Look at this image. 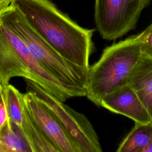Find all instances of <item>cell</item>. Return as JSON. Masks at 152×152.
Here are the masks:
<instances>
[{"label": "cell", "mask_w": 152, "mask_h": 152, "mask_svg": "<svg viewBox=\"0 0 152 152\" xmlns=\"http://www.w3.org/2000/svg\"><path fill=\"white\" fill-rule=\"evenodd\" d=\"M11 4L61 56L89 69L94 29L81 27L49 0H12Z\"/></svg>", "instance_id": "cell-1"}, {"label": "cell", "mask_w": 152, "mask_h": 152, "mask_svg": "<svg viewBox=\"0 0 152 152\" xmlns=\"http://www.w3.org/2000/svg\"><path fill=\"white\" fill-rule=\"evenodd\" d=\"M0 20L22 39L33 56L65 87L77 97L86 96L89 69L74 65L61 56L13 4L0 13Z\"/></svg>", "instance_id": "cell-2"}, {"label": "cell", "mask_w": 152, "mask_h": 152, "mask_svg": "<svg viewBox=\"0 0 152 152\" xmlns=\"http://www.w3.org/2000/svg\"><path fill=\"white\" fill-rule=\"evenodd\" d=\"M142 55L139 35H133L107 46L99 59L90 66L86 96L100 106L106 95L127 84Z\"/></svg>", "instance_id": "cell-3"}, {"label": "cell", "mask_w": 152, "mask_h": 152, "mask_svg": "<svg viewBox=\"0 0 152 152\" xmlns=\"http://www.w3.org/2000/svg\"><path fill=\"white\" fill-rule=\"evenodd\" d=\"M33 92L52 112L77 147L79 152H101L102 147L93 125L86 116L58 100L35 82L25 79Z\"/></svg>", "instance_id": "cell-4"}, {"label": "cell", "mask_w": 152, "mask_h": 152, "mask_svg": "<svg viewBox=\"0 0 152 152\" xmlns=\"http://www.w3.org/2000/svg\"><path fill=\"white\" fill-rule=\"evenodd\" d=\"M151 0H95L94 21L101 37L115 40L134 30Z\"/></svg>", "instance_id": "cell-5"}, {"label": "cell", "mask_w": 152, "mask_h": 152, "mask_svg": "<svg viewBox=\"0 0 152 152\" xmlns=\"http://www.w3.org/2000/svg\"><path fill=\"white\" fill-rule=\"evenodd\" d=\"M5 96L10 119L22 131L31 152H59L30 115L24 100V94L9 84L5 90Z\"/></svg>", "instance_id": "cell-6"}, {"label": "cell", "mask_w": 152, "mask_h": 152, "mask_svg": "<svg viewBox=\"0 0 152 152\" xmlns=\"http://www.w3.org/2000/svg\"><path fill=\"white\" fill-rule=\"evenodd\" d=\"M0 28L12 46L30 70L34 82L63 102L71 97H77L40 64L30 53L22 39L1 20Z\"/></svg>", "instance_id": "cell-7"}, {"label": "cell", "mask_w": 152, "mask_h": 152, "mask_svg": "<svg viewBox=\"0 0 152 152\" xmlns=\"http://www.w3.org/2000/svg\"><path fill=\"white\" fill-rule=\"evenodd\" d=\"M27 108L33 120L59 152H79L66 131L52 112L31 91L24 94Z\"/></svg>", "instance_id": "cell-8"}, {"label": "cell", "mask_w": 152, "mask_h": 152, "mask_svg": "<svg viewBox=\"0 0 152 152\" xmlns=\"http://www.w3.org/2000/svg\"><path fill=\"white\" fill-rule=\"evenodd\" d=\"M100 106L124 115L138 123L152 122L151 118L135 90L129 83L105 96Z\"/></svg>", "instance_id": "cell-9"}, {"label": "cell", "mask_w": 152, "mask_h": 152, "mask_svg": "<svg viewBox=\"0 0 152 152\" xmlns=\"http://www.w3.org/2000/svg\"><path fill=\"white\" fill-rule=\"evenodd\" d=\"M15 77L34 81L33 75L0 28V86L4 90Z\"/></svg>", "instance_id": "cell-10"}, {"label": "cell", "mask_w": 152, "mask_h": 152, "mask_svg": "<svg viewBox=\"0 0 152 152\" xmlns=\"http://www.w3.org/2000/svg\"><path fill=\"white\" fill-rule=\"evenodd\" d=\"M128 83L137 92L152 120V59L142 55Z\"/></svg>", "instance_id": "cell-11"}, {"label": "cell", "mask_w": 152, "mask_h": 152, "mask_svg": "<svg viewBox=\"0 0 152 152\" xmlns=\"http://www.w3.org/2000/svg\"><path fill=\"white\" fill-rule=\"evenodd\" d=\"M152 138V122H135L129 133L120 143L118 152H143Z\"/></svg>", "instance_id": "cell-12"}, {"label": "cell", "mask_w": 152, "mask_h": 152, "mask_svg": "<svg viewBox=\"0 0 152 152\" xmlns=\"http://www.w3.org/2000/svg\"><path fill=\"white\" fill-rule=\"evenodd\" d=\"M0 142L7 152H31L22 131L10 118L0 128Z\"/></svg>", "instance_id": "cell-13"}, {"label": "cell", "mask_w": 152, "mask_h": 152, "mask_svg": "<svg viewBox=\"0 0 152 152\" xmlns=\"http://www.w3.org/2000/svg\"><path fill=\"white\" fill-rule=\"evenodd\" d=\"M138 35L142 55L152 59V23Z\"/></svg>", "instance_id": "cell-14"}, {"label": "cell", "mask_w": 152, "mask_h": 152, "mask_svg": "<svg viewBox=\"0 0 152 152\" xmlns=\"http://www.w3.org/2000/svg\"><path fill=\"white\" fill-rule=\"evenodd\" d=\"M3 92V100L0 104V128L3 126V125L5 123L7 119L8 118V113L7 110V106L5 100V96L4 91Z\"/></svg>", "instance_id": "cell-15"}, {"label": "cell", "mask_w": 152, "mask_h": 152, "mask_svg": "<svg viewBox=\"0 0 152 152\" xmlns=\"http://www.w3.org/2000/svg\"><path fill=\"white\" fill-rule=\"evenodd\" d=\"M12 1V0H0V13L11 5Z\"/></svg>", "instance_id": "cell-16"}, {"label": "cell", "mask_w": 152, "mask_h": 152, "mask_svg": "<svg viewBox=\"0 0 152 152\" xmlns=\"http://www.w3.org/2000/svg\"><path fill=\"white\" fill-rule=\"evenodd\" d=\"M143 152H152V138L147 146L144 149Z\"/></svg>", "instance_id": "cell-17"}, {"label": "cell", "mask_w": 152, "mask_h": 152, "mask_svg": "<svg viewBox=\"0 0 152 152\" xmlns=\"http://www.w3.org/2000/svg\"><path fill=\"white\" fill-rule=\"evenodd\" d=\"M3 96H4V94H3V92L2 91V89H1V87L0 86V104L2 102V100H3Z\"/></svg>", "instance_id": "cell-18"}, {"label": "cell", "mask_w": 152, "mask_h": 152, "mask_svg": "<svg viewBox=\"0 0 152 152\" xmlns=\"http://www.w3.org/2000/svg\"><path fill=\"white\" fill-rule=\"evenodd\" d=\"M0 152H7L5 148L1 142H0Z\"/></svg>", "instance_id": "cell-19"}]
</instances>
